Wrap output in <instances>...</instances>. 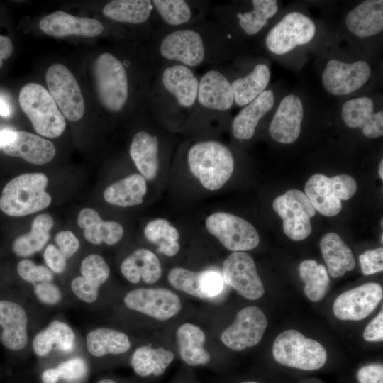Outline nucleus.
<instances>
[{
	"label": "nucleus",
	"mask_w": 383,
	"mask_h": 383,
	"mask_svg": "<svg viewBox=\"0 0 383 383\" xmlns=\"http://www.w3.org/2000/svg\"><path fill=\"white\" fill-rule=\"evenodd\" d=\"M121 272L130 282L138 283L141 279L147 284H154L162 275V267L155 253L145 248L133 252L122 262Z\"/></svg>",
	"instance_id": "24"
},
{
	"label": "nucleus",
	"mask_w": 383,
	"mask_h": 383,
	"mask_svg": "<svg viewBox=\"0 0 383 383\" xmlns=\"http://www.w3.org/2000/svg\"><path fill=\"white\" fill-rule=\"evenodd\" d=\"M160 51L163 57L179 61L189 67L201 64L205 54L201 35L192 30L169 33L162 40Z\"/></svg>",
	"instance_id": "16"
},
{
	"label": "nucleus",
	"mask_w": 383,
	"mask_h": 383,
	"mask_svg": "<svg viewBox=\"0 0 383 383\" xmlns=\"http://www.w3.org/2000/svg\"><path fill=\"white\" fill-rule=\"evenodd\" d=\"M97 383H116V382H114L112 379H101V380L99 381Z\"/></svg>",
	"instance_id": "60"
},
{
	"label": "nucleus",
	"mask_w": 383,
	"mask_h": 383,
	"mask_svg": "<svg viewBox=\"0 0 383 383\" xmlns=\"http://www.w3.org/2000/svg\"><path fill=\"white\" fill-rule=\"evenodd\" d=\"M2 150L6 155L21 157L34 165L48 163L56 154L51 141L24 131H15L13 140Z\"/></svg>",
	"instance_id": "20"
},
{
	"label": "nucleus",
	"mask_w": 383,
	"mask_h": 383,
	"mask_svg": "<svg viewBox=\"0 0 383 383\" xmlns=\"http://www.w3.org/2000/svg\"><path fill=\"white\" fill-rule=\"evenodd\" d=\"M267 326L262 311L250 306L237 313L233 323L221 335L222 343L230 349L240 351L258 344Z\"/></svg>",
	"instance_id": "11"
},
{
	"label": "nucleus",
	"mask_w": 383,
	"mask_h": 383,
	"mask_svg": "<svg viewBox=\"0 0 383 383\" xmlns=\"http://www.w3.org/2000/svg\"><path fill=\"white\" fill-rule=\"evenodd\" d=\"M40 30L48 35L96 37L104 30L102 23L94 18L78 17L62 11L46 15L39 23Z\"/></svg>",
	"instance_id": "18"
},
{
	"label": "nucleus",
	"mask_w": 383,
	"mask_h": 383,
	"mask_svg": "<svg viewBox=\"0 0 383 383\" xmlns=\"http://www.w3.org/2000/svg\"><path fill=\"white\" fill-rule=\"evenodd\" d=\"M146 192L145 179L141 174H133L109 185L104 197L111 204L128 207L142 204Z\"/></svg>",
	"instance_id": "31"
},
{
	"label": "nucleus",
	"mask_w": 383,
	"mask_h": 383,
	"mask_svg": "<svg viewBox=\"0 0 383 383\" xmlns=\"http://www.w3.org/2000/svg\"><path fill=\"white\" fill-rule=\"evenodd\" d=\"M205 225L209 233L233 252L250 250L260 243V236L255 227L237 216L213 213L207 217Z\"/></svg>",
	"instance_id": "9"
},
{
	"label": "nucleus",
	"mask_w": 383,
	"mask_h": 383,
	"mask_svg": "<svg viewBox=\"0 0 383 383\" xmlns=\"http://www.w3.org/2000/svg\"><path fill=\"white\" fill-rule=\"evenodd\" d=\"M371 75L370 65L363 60L345 63L329 60L322 73V82L326 91L335 96L350 94L366 84Z\"/></svg>",
	"instance_id": "14"
},
{
	"label": "nucleus",
	"mask_w": 383,
	"mask_h": 383,
	"mask_svg": "<svg viewBox=\"0 0 383 383\" xmlns=\"http://www.w3.org/2000/svg\"><path fill=\"white\" fill-rule=\"evenodd\" d=\"M45 81L49 93L64 117L73 122L80 120L85 111L84 101L71 71L62 64H53L47 70Z\"/></svg>",
	"instance_id": "8"
},
{
	"label": "nucleus",
	"mask_w": 383,
	"mask_h": 383,
	"mask_svg": "<svg viewBox=\"0 0 383 383\" xmlns=\"http://www.w3.org/2000/svg\"><path fill=\"white\" fill-rule=\"evenodd\" d=\"M197 96L203 106L218 111L229 109L234 102L231 84L217 70H210L203 75Z\"/></svg>",
	"instance_id": "22"
},
{
	"label": "nucleus",
	"mask_w": 383,
	"mask_h": 383,
	"mask_svg": "<svg viewBox=\"0 0 383 383\" xmlns=\"http://www.w3.org/2000/svg\"><path fill=\"white\" fill-rule=\"evenodd\" d=\"M363 338L369 342L383 340V312L382 311L366 326Z\"/></svg>",
	"instance_id": "53"
},
{
	"label": "nucleus",
	"mask_w": 383,
	"mask_h": 383,
	"mask_svg": "<svg viewBox=\"0 0 383 383\" xmlns=\"http://www.w3.org/2000/svg\"><path fill=\"white\" fill-rule=\"evenodd\" d=\"M18 101L37 133L55 138L64 132L65 118L44 87L34 82L26 84L19 92Z\"/></svg>",
	"instance_id": "3"
},
{
	"label": "nucleus",
	"mask_w": 383,
	"mask_h": 383,
	"mask_svg": "<svg viewBox=\"0 0 383 383\" xmlns=\"http://www.w3.org/2000/svg\"><path fill=\"white\" fill-rule=\"evenodd\" d=\"M223 280L239 294L249 300L262 297L263 284L252 257L245 252H233L222 265Z\"/></svg>",
	"instance_id": "13"
},
{
	"label": "nucleus",
	"mask_w": 383,
	"mask_h": 383,
	"mask_svg": "<svg viewBox=\"0 0 383 383\" xmlns=\"http://www.w3.org/2000/svg\"><path fill=\"white\" fill-rule=\"evenodd\" d=\"M382 296L379 284H364L340 294L333 303V313L343 321L362 320L376 309Z\"/></svg>",
	"instance_id": "15"
},
{
	"label": "nucleus",
	"mask_w": 383,
	"mask_h": 383,
	"mask_svg": "<svg viewBox=\"0 0 383 383\" xmlns=\"http://www.w3.org/2000/svg\"><path fill=\"white\" fill-rule=\"evenodd\" d=\"M272 207L282 219L283 231L290 239L300 241L311 234V219L316 214V210L304 192L290 189L277 197Z\"/></svg>",
	"instance_id": "7"
},
{
	"label": "nucleus",
	"mask_w": 383,
	"mask_h": 383,
	"mask_svg": "<svg viewBox=\"0 0 383 383\" xmlns=\"http://www.w3.org/2000/svg\"><path fill=\"white\" fill-rule=\"evenodd\" d=\"M13 46L11 39L7 36L0 35V68L3 61L7 60L13 53Z\"/></svg>",
	"instance_id": "55"
},
{
	"label": "nucleus",
	"mask_w": 383,
	"mask_h": 383,
	"mask_svg": "<svg viewBox=\"0 0 383 383\" xmlns=\"http://www.w3.org/2000/svg\"><path fill=\"white\" fill-rule=\"evenodd\" d=\"M55 242L67 259L72 257L79 248L78 239L70 231H60L55 236Z\"/></svg>",
	"instance_id": "51"
},
{
	"label": "nucleus",
	"mask_w": 383,
	"mask_h": 383,
	"mask_svg": "<svg viewBox=\"0 0 383 383\" xmlns=\"http://www.w3.org/2000/svg\"><path fill=\"white\" fill-rule=\"evenodd\" d=\"M202 271L195 272L182 267L171 269L167 280L174 288L195 297L205 299L201 289Z\"/></svg>",
	"instance_id": "40"
},
{
	"label": "nucleus",
	"mask_w": 383,
	"mask_h": 383,
	"mask_svg": "<svg viewBox=\"0 0 383 383\" xmlns=\"http://www.w3.org/2000/svg\"><path fill=\"white\" fill-rule=\"evenodd\" d=\"M86 344L88 352L95 357L123 354L131 348L126 334L108 328H99L88 333Z\"/></svg>",
	"instance_id": "33"
},
{
	"label": "nucleus",
	"mask_w": 383,
	"mask_h": 383,
	"mask_svg": "<svg viewBox=\"0 0 383 383\" xmlns=\"http://www.w3.org/2000/svg\"><path fill=\"white\" fill-rule=\"evenodd\" d=\"M270 77L269 67L258 64L250 74L234 80L231 86L235 104L245 106L258 97L267 88Z\"/></svg>",
	"instance_id": "34"
},
{
	"label": "nucleus",
	"mask_w": 383,
	"mask_h": 383,
	"mask_svg": "<svg viewBox=\"0 0 383 383\" xmlns=\"http://www.w3.org/2000/svg\"><path fill=\"white\" fill-rule=\"evenodd\" d=\"M43 256L47 266L52 272L60 274L65 271L67 258L58 248L52 244L48 245L45 250Z\"/></svg>",
	"instance_id": "50"
},
{
	"label": "nucleus",
	"mask_w": 383,
	"mask_h": 383,
	"mask_svg": "<svg viewBox=\"0 0 383 383\" xmlns=\"http://www.w3.org/2000/svg\"><path fill=\"white\" fill-rule=\"evenodd\" d=\"M253 9L251 11L239 14V25L249 35L257 34L273 17L278 11L276 0H252Z\"/></svg>",
	"instance_id": "39"
},
{
	"label": "nucleus",
	"mask_w": 383,
	"mask_h": 383,
	"mask_svg": "<svg viewBox=\"0 0 383 383\" xmlns=\"http://www.w3.org/2000/svg\"><path fill=\"white\" fill-rule=\"evenodd\" d=\"M145 238L157 246L158 252L168 257L174 256L180 249L179 233L168 221L156 218L144 229Z\"/></svg>",
	"instance_id": "37"
},
{
	"label": "nucleus",
	"mask_w": 383,
	"mask_h": 383,
	"mask_svg": "<svg viewBox=\"0 0 383 383\" xmlns=\"http://www.w3.org/2000/svg\"><path fill=\"white\" fill-rule=\"evenodd\" d=\"M123 228L118 222L113 221H103L84 229L85 239L94 244L105 243L108 245L116 244L123 235Z\"/></svg>",
	"instance_id": "41"
},
{
	"label": "nucleus",
	"mask_w": 383,
	"mask_h": 383,
	"mask_svg": "<svg viewBox=\"0 0 383 383\" xmlns=\"http://www.w3.org/2000/svg\"><path fill=\"white\" fill-rule=\"evenodd\" d=\"M316 30L315 23L308 16L299 12H291L270 30L265 45L272 53L284 55L298 45L309 43Z\"/></svg>",
	"instance_id": "10"
},
{
	"label": "nucleus",
	"mask_w": 383,
	"mask_h": 383,
	"mask_svg": "<svg viewBox=\"0 0 383 383\" xmlns=\"http://www.w3.org/2000/svg\"><path fill=\"white\" fill-rule=\"evenodd\" d=\"M241 383H259V382H254V381H245V382H243Z\"/></svg>",
	"instance_id": "61"
},
{
	"label": "nucleus",
	"mask_w": 383,
	"mask_h": 383,
	"mask_svg": "<svg viewBox=\"0 0 383 383\" xmlns=\"http://www.w3.org/2000/svg\"><path fill=\"white\" fill-rule=\"evenodd\" d=\"M360 383H383V366L372 364L361 367L357 372Z\"/></svg>",
	"instance_id": "52"
},
{
	"label": "nucleus",
	"mask_w": 383,
	"mask_h": 383,
	"mask_svg": "<svg viewBox=\"0 0 383 383\" xmlns=\"http://www.w3.org/2000/svg\"><path fill=\"white\" fill-rule=\"evenodd\" d=\"M274 104V93L271 89H267L245 106L233 121V135L240 140L252 138L259 121L273 107Z\"/></svg>",
	"instance_id": "25"
},
{
	"label": "nucleus",
	"mask_w": 383,
	"mask_h": 383,
	"mask_svg": "<svg viewBox=\"0 0 383 383\" xmlns=\"http://www.w3.org/2000/svg\"><path fill=\"white\" fill-rule=\"evenodd\" d=\"M176 336L180 357L186 364L199 366L210 361V355L204 347L206 336L199 326L184 323L178 328Z\"/></svg>",
	"instance_id": "29"
},
{
	"label": "nucleus",
	"mask_w": 383,
	"mask_h": 383,
	"mask_svg": "<svg viewBox=\"0 0 383 383\" xmlns=\"http://www.w3.org/2000/svg\"><path fill=\"white\" fill-rule=\"evenodd\" d=\"M299 275L304 282V293L313 302L321 301L329 287L328 273L323 265L316 260H306L299 265Z\"/></svg>",
	"instance_id": "38"
},
{
	"label": "nucleus",
	"mask_w": 383,
	"mask_h": 383,
	"mask_svg": "<svg viewBox=\"0 0 383 383\" xmlns=\"http://www.w3.org/2000/svg\"><path fill=\"white\" fill-rule=\"evenodd\" d=\"M127 308L148 315L158 321L176 316L182 309L179 297L165 288H139L124 296Z\"/></svg>",
	"instance_id": "12"
},
{
	"label": "nucleus",
	"mask_w": 383,
	"mask_h": 383,
	"mask_svg": "<svg viewBox=\"0 0 383 383\" xmlns=\"http://www.w3.org/2000/svg\"><path fill=\"white\" fill-rule=\"evenodd\" d=\"M379 174L381 179H383V160L382 159L379 165Z\"/></svg>",
	"instance_id": "59"
},
{
	"label": "nucleus",
	"mask_w": 383,
	"mask_h": 383,
	"mask_svg": "<svg viewBox=\"0 0 383 383\" xmlns=\"http://www.w3.org/2000/svg\"><path fill=\"white\" fill-rule=\"evenodd\" d=\"M41 379L43 383H57L60 376L56 367L44 370L41 374Z\"/></svg>",
	"instance_id": "56"
},
{
	"label": "nucleus",
	"mask_w": 383,
	"mask_h": 383,
	"mask_svg": "<svg viewBox=\"0 0 383 383\" xmlns=\"http://www.w3.org/2000/svg\"><path fill=\"white\" fill-rule=\"evenodd\" d=\"M345 25L353 34L360 38L379 33L383 30V1L361 2L348 13Z\"/></svg>",
	"instance_id": "23"
},
{
	"label": "nucleus",
	"mask_w": 383,
	"mask_h": 383,
	"mask_svg": "<svg viewBox=\"0 0 383 383\" xmlns=\"http://www.w3.org/2000/svg\"><path fill=\"white\" fill-rule=\"evenodd\" d=\"M152 5L150 0H114L104 6L103 13L118 22L139 24L148 19Z\"/></svg>",
	"instance_id": "36"
},
{
	"label": "nucleus",
	"mask_w": 383,
	"mask_h": 383,
	"mask_svg": "<svg viewBox=\"0 0 383 383\" xmlns=\"http://www.w3.org/2000/svg\"><path fill=\"white\" fill-rule=\"evenodd\" d=\"M75 334L67 323L55 320L38 333L33 340V349L39 357L52 350L69 353L74 346Z\"/></svg>",
	"instance_id": "28"
},
{
	"label": "nucleus",
	"mask_w": 383,
	"mask_h": 383,
	"mask_svg": "<svg viewBox=\"0 0 383 383\" xmlns=\"http://www.w3.org/2000/svg\"><path fill=\"white\" fill-rule=\"evenodd\" d=\"M34 292L41 302L49 305L56 304L62 297L60 289L50 282L35 284Z\"/></svg>",
	"instance_id": "49"
},
{
	"label": "nucleus",
	"mask_w": 383,
	"mask_h": 383,
	"mask_svg": "<svg viewBox=\"0 0 383 383\" xmlns=\"http://www.w3.org/2000/svg\"><path fill=\"white\" fill-rule=\"evenodd\" d=\"M152 4L169 25L179 26L189 21L191 9L183 0H153Z\"/></svg>",
	"instance_id": "42"
},
{
	"label": "nucleus",
	"mask_w": 383,
	"mask_h": 383,
	"mask_svg": "<svg viewBox=\"0 0 383 383\" xmlns=\"http://www.w3.org/2000/svg\"><path fill=\"white\" fill-rule=\"evenodd\" d=\"M272 354L278 363L304 370H318L327 359L321 343L294 329L284 331L275 338Z\"/></svg>",
	"instance_id": "4"
},
{
	"label": "nucleus",
	"mask_w": 383,
	"mask_h": 383,
	"mask_svg": "<svg viewBox=\"0 0 383 383\" xmlns=\"http://www.w3.org/2000/svg\"><path fill=\"white\" fill-rule=\"evenodd\" d=\"M17 272L23 280L33 284L51 282L53 279L50 269L43 265H36L29 260L20 261L17 265Z\"/></svg>",
	"instance_id": "44"
},
{
	"label": "nucleus",
	"mask_w": 383,
	"mask_h": 383,
	"mask_svg": "<svg viewBox=\"0 0 383 383\" xmlns=\"http://www.w3.org/2000/svg\"><path fill=\"white\" fill-rule=\"evenodd\" d=\"M101 104L112 112L121 111L128 96V77L122 62L111 53L99 55L92 68Z\"/></svg>",
	"instance_id": "5"
},
{
	"label": "nucleus",
	"mask_w": 383,
	"mask_h": 383,
	"mask_svg": "<svg viewBox=\"0 0 383 383\" xmlns=\"http://www.w3.org/2000/svg\"><path fill=\"white\" fill-rule=\"evenodd\" d=\"M303 116L301 99L294 94L287 95L282 99L270 124L271 137L280 143H294L300 135Z\"/></svg>",
	"instance_id": "17"
},
{
	"label": "nucleus",
	"mask_w": 383,
	"mask_h": 383,
	"mask_svg": "<svg viewBox=\"0 0 383 383\" xmlns=\"http://www.w3.org/2000/svg\"><path fill=\"white\" fill-rule=\"evenodd\" d=\"M10 109L7 104L0 99V115L4 117L9 116Z\"/></svg>",
	"instance_id": "58"
},
{
	"label": "nucleus",
	"mask_w": 383,
	"mask_h": 383,
	"mask_svg": "<svg viewBox=\"0 0 383 383\" xmlns=\"http://www.w3.org/2000/svg\"><path fill=\"white\" fill-rule=\"evenodd\" d=\"M80 272L83 277L98 287L108 279L110 274L109 265L97 254H91L82 260Z\"/></svg>",
	"instance_id": "43"
},
{
	"label": "nucleus",
	"mask_w": 383,
	"mask_h": 383,
	"mask_svg": "<svg viewBox=\"0 0 383 383\" xmlns=\"http://www.w3.org/2000/svg\"><path fill=\"white\" fill-rule=\"evenodd\" d=\"M130 155L141 175L148 180L155 178L158 167V139L146 131H139L133 138Z\"/></svg>",
	"instance_id": "30"
},
{
	"label": "nucleus",
	"mask_w": 383,
	"mask_h": 383,
	"mask_svg": "<svg viewBox=\"0 0 383 383\" xmlns=\"http://www.w3.org/2000/svg\"><path fill=\"white\" fill-rule=\"evenodd\" d=\"M162 80L165 89L175 96L179 105L184 107L194 105L199 81L189 67L182 65L168 67L163 72Z\"/></svg>",
	"instance_id": "26"
},
{
	"label": "nucleus",
	"mask_w": 383,
	"mask_h": 383,
	"mask_svg": "<svg viewBox=\"0 0 383 383\" xmlns=\"http://www.w3.org/2000/svg\"><path fill=\"white\" fill-rule=\"evenodd\" d=\"M192 173L208 190L221 189L230 179L234 170L231 150L214 140L199 142L191 147L187 155Z\"/></svg>",
	"instance_id": "1"
},
{
	"label": "nucleus",
	"mask_w": 383,
	"mask_h": 383,
	"mask_svg": "<svg viewBox=\"0 0 383 383\" xmlns=\"http://www.w3.org/2000/svg\"><path fill=\"white\" fill-rule=\"evenodd\" d=\"M71 289L80 300L86 303H93L98 298L99 287L82 276L77 277L72 281Z\"/></svg>",
	"instance_id": "48"
},
{
	"label": "nucleus",
	"mask_w": 383,
	"mask_h": 383,
	"mask_svg": "<svg viewBox=\"0 0 383 383\" xmlns=\"http://www.w3.org/2000/svg\"><path fill=\"white\" fill-rule=\"evenodd\" d=\"M224 280L221 274L215 270L202 271L201 289L205 299L213 297L221 293Z\"/></svg>",
	"instance_id": "47"
},
{
	"label": "nucleus",
	"mask_w": 383,
	"mask_h": 383,
	"mask_svg": "<svg viewBox=\"0 0 383 383\" xmlns=\"http://www.w3.org/2000/svg\"><path fill=\"white\" fill-rule=\"evenodd\" d=\"M27 323L26 312L20 304L10 301H0L1 341L5 347L18 350L26 346Z\"/></svg>",
	"instance_id": "21"
},
{
	"label": "nucleus",
	"mask_w": 383,
	"mask_h": 383,
	"mask_svg": "<svg viewBox=\"0 0 383 383\" xmlns=\"http://www.w3.org/2000/svg\"><path fill=\"white\" fill-rule=\"evenodd\" d=\"M101 220L96 211L91 208H84L79 213L77 223L81 228L86 229Z\"/></svg>",
	"instance_id": "54"
},
{
	"label": "nucleus",
	"mask_w": 383,
	"mask_h": 383,
	"mask_svg": "<svg viewBox=\"0 0 383 383\" xmlns=\"http://www.w3.org/2000/svg\"><path fill=\"white\" fill-rule=\"evenodd\" d=\"M173 353L164 348H153L148 345L138 348L131 358V365L140 377L162 374L174 360Z\"/></svg>",
	"instance_id": "32"
},
{
	"label": "nucleus",
	"mask_w": 383,
	"mask_h": 383,
	"mask_svg": "<svg viewBox=\"0 0 383 383\" xmlns=\"http://www.w3.org/2000/svg\"><path fill=\"white\" fill-rule=\"evenodd\" d=\"M53 224L49 214L37 216L32 223L31 230L14 240L12 246L14 253L19 257H28L40 251L48 241L49 231Z\"/></svg>",
	"instance_id": "35"
},
{
	"label": "nucleus",
	"mask_w": 383,
	"mask_h": 383,
	"mask_svg": "<svg viewBox=\"0 0 383 383\" xmlns=\"http://www.w3.org/2000/svg\"><path fill=\"white\" fill-rule=\"evenodd\" d=\"M357 189L356 181L348 174L328 177L315 174L306 182L304 190L315 210L331 217L340 213L341 201L350 199Z\"/></svg>",
	"instance_id": "6"
},
{
	"label": "nucleus",
	"mask_w": 383,
	"mask_h": 383,
	"mask_svg": "<svg viewBox=\"0 0 383 383\" xmlns=\"http://www.w3.org/2000/svg\"><path fill=\"white\" fill-rule=\"evenodd\" d=\"M320 248L331 277H340L355 268V260L351 250L337 233L325 234L320 241Z\"/></svg>",
	"instance_id": "27"
},
{
	"label": "nucleus",
	"mask_w": 383,
	"mask_h": 383,
	"mask_svg": "<svg viewBox=\"0 0 383 383\" xmlns=\"http://www.w3.org/2000/svg\"><path fill=\"white\" fill-rule=\"evenodd\" d=\"M56 368L60 379L70 382L82 381L88 373L87 362L81 357H74L62 362Z\"/></svg>",
	"instance_id": "45"
},
{
	"label": "nucleus",
	"mask_w": 383,
	"mask_h": 383,
	"mask_svg": "<svg viewBox=\"0 0 383 383\" xmlns=\"http://www.w3.org/2000/svg\"><path fill=\"white\" fill-rule=\"evenodd\" d=\"M374 101L369 97H358L346 101L341 109L345 124L351 128H360L370 138L383 135V111L374 113Z\"/></svg>",
	"instance_id": "19"
},
{
	"label": "nucleus",
	"mask_w": 383,
	"mask_h": 383,
	"mask_svg": "<svg viewBox=\"0 0 383 383\" xmlns=\"http://www.w3.org/2000/svg\"><path fill=\"white\" fill-rule=\"evenodd\" d=\"M362 272L370 275L383 270V248H377L365 251L359 257Z\"/></svg>",
	"instance_id": "46"
},
{
	"label": "nucleus",
	"mask_w": 383,
	"mask_h": 383,
	"mask_svg": "<svg viewBox=\"0 0 383 383\" xmlns=\"http://www.w3.org/2000/svg\"><path fill=\"white\" fill-rule=\"evenodd\" d=\"M48 178L43 173L21 174L4 187L0 197V209L6 215L20 217L40 211L51 203L45 192Z\"/></svg>",
	"instance_id": "2"
},
{
	"label": "nucleus",
	"mask_w": 383,
	"mask_h": 383,
	"mask_svg": "<svg viewBox=\"0 0 383 383\" xmlns=\"http://www.w3.org/2000/svg\"><path fill=\"white\" fill-rule=\"evenodd\" d=\"M15 138V131L10 129L0 131V148H4L10 144Z\"/></svg>",
	"instance_id": "57"
}]
</instances>
